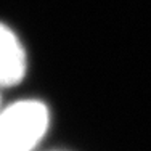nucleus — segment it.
Returning <instances> with one entry per match:
<instances>
[{
    "label": "nucleus",
    "instance_id": "1",
    "mask_svg": "<svg viewBox=\"0 0 151 151\" xmlns=\"http://www.w3.org/2000/svg\"><path fill=\"white\" fill-rule=\"evenodd\" d=\"M48 109L35 100L16 101L0 111V150L32 151L48 129Z\"/></svg>",
    "mask_w": 151,
    "mask_h": 151
},
{
    "label": "nucleus",
    "instance_id": "2",
    "mask_svg": "<svg viewBox=\"0 0 151 151\" xmlns=\"http://www.w3.org/2000/svg\"><path fill=\"white\" fill-rule=\"evenodd\" d=\"M27 56L16 34L0 23V87H13L26 76Z\"/></svg>",
    "mask_w": 151,
    "mask_h": 151
},
{
    "label": "nucleus",
    "instance_id": "3",
    "mask_svg": "<svg viewBox=\"0 0 151 151\" xmlns=\"http://www.w3.org/2000/svg\"><path fill=\"white\" fill-rule=\"evenodd\" d=\"M0 151H2V150H0Z\"/></svg>",
    "mask_w": 151,
    "mask_h": 151
}]
</instances>
